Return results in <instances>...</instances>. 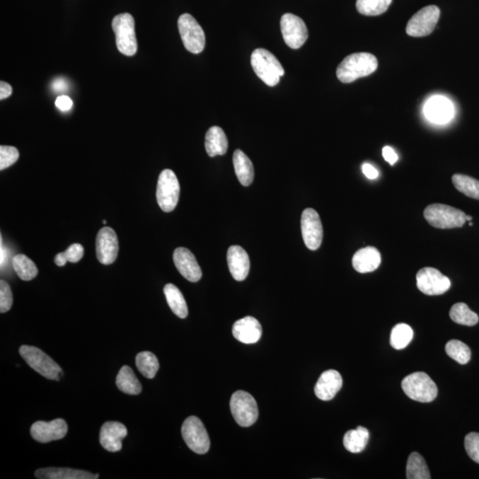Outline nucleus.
<instances>
[{
  "label": "nucleus",
  "mask_w": 479,
  "mask_h": 479,
  "mask_svg": "<svg viewBox=\"0 0 479 479\" xmlns=\"http://www.w3.org/2000/svg\"><path fill=\"white\" fill-rule=\"evenodd\" d=\"M115 383H117L118 389L123 391L124 393L139 395L142 393V384L130 367L124 366L120 369Z\"/></svg>",
  "instance_id": "c85d7f7f"
},
{
  "label": "nucleus",
  "mask_w": 479,
  "mask_h": 479,
  "mask_svg": "<svg viewBox=\"0 0 479 479\" xmlns=\"http://www.w3.org/2000/svg\"><path fill=\"white\" fill-rule=\"evenodd\" d=\"M424 215L429 225L440 229L463 227L467 216L461 209L442 204L429 205L425 209Z\"/></svg>",
  "instance_id": "7ed1b4c3"
},
{
  "label": "nucleus",
  "mask_w": 479,
  "mask_h": 479,
  "mask_svg": "<svg viewBox=\"0 0 479 479\" xmlns=\"http://www.w3.org/2000/svg\"><path fill=\"white\" fill-rule=\"evenodd\" d=\"M454 114V105L447 98L433 96L429 98L425 106V115L432 123L444 125L449 123Z\"/></svg>",
  "instance_id": "a211bd4d"
},
{
  "label": "nucleus",
  "mask_w": 479,
  "mask_h": 479,
  "mask_svg": "<svg viewBox=\"0 0 479 479\" xmlns=\"http://www.w3.org/2000/svg\"><path fill=\"white\" fill-rule=\"evenodd\" d=\"M54 262L58 267H64V265L67 264L68 260L65 257L64 253H62L56 255Z\"/></svg>",
  "instance_id": "de8ad7c7"
},
{
  "label": "nucleus",
  "mask_w": 479,
  "mask_h": 479,
  "mask_svg": "<svg viewBox=\"0 0 479 479\" xmlns=\"http://www.w3.org/2000/svg\"><path fill=\"white\" fill-rule=\"evenodd\" d=\"M362 171L363 173L365 174V176L368 178H370V180H375V178L379 177V171H377L376 168L371 166V164H363Z\"/></svg>",
  "instance_id": "c03bdc74"
},
{
  "label": "nucleus",
  "mask_w": 479,
  "mask_h": 479,
  "mask_svg": "<svg viewBox=\"0 0 479 479\" xmlns=\"http://www.w3.org/2000/svg\"><path fill=\"white\" fill-rule=\"evenodd\" d=\"M112 29L115 35V43L119 52L127 56L135 55L138 43L134 17L127 13L115 16L112 21Z\"/></svg>",
  "instance_id": "39448f33"
},
{
  "label": "nucleus",
  "mask_w": 479,
  "mask_h": 479,
  "mask_svg": "<svg viewBox=\"0 0 479 479\" xmlns=\"http://www.w3.org/2000/svg\"><path fill=\"white\" fill-rule=\"evenodd\" d=\"M13 306V294L11 288L5 281L0 282V313L8 312Z\"/></svg>",
  "instance_id": "58836bf2"
},
{
  "label": "nucleus",
  "mask_w": 479,
  "mask_h": 479,
  "mask_svg": "<svg viewBox=\"0 0 479 479\" xmlns=\"http://www.w3.org/2000/svg\"><path fill=\"white\" fill-rule=\"evenodd\" d=\"M379 67L375 55L369 52H356L350 54L339 64L337 76L344 83L354 82L355 80L371 75Z\"/></svg>",
  "instance_id": "f257e3e1"
},
{
  "label": "nucleus",
  "mask_w": 479,
  "mask_h": 479,
  "mask_svg": "<svg viewBox=\"0 0 479 479\" xmlns=\"http://www.w3.org/2000/svg\"><path fill=\"white\" fill-rule=\"evenodd\" d=\"M52 86L54 92L58 93L65 92L68 89V83L62 79H55Z\"/></svg>",
  "instance_id": "49530a36"
},
{
  "label": "nucleus",
  "mask_w": 479,
  "mask_h": 479,
  "mask_svg": "<svg viewBox=\"0 0 479 479\" xmlns=\"http://www.w3.org/2000/svg\"><path fill=\"white\" fill-rule=\"evenodd\" d=\"M452 180L454 186L461 193L479 200V180L463 174H454Z\"/></svg>",
  "instance_id": "72a5a7b5"
},
{
  "label": "nucleus",
  "mask_w": 479,
  "mask_h": 479,
  "mask_svg": "<svg viewBox=\"0 0 479 479\" xmlns=\"http://www.w3.org/2000/svg\"><path fill=\"white\" fill-rule=\"evenodd\" d=\"M414 332L408 324H397L391 330V345L394 349L402 350L410 344Z\"/></svg>",
  "instance_id": "c9c22d12"
},
{
  "label": "nucleus",
  "mask_w": 479,
  "mask_h": 479,
  "mask_svg": "<svg viewBox=\"0 0 479 479\" xmlns=\"http://www.w3.org/2000/svg\"><path fill=\"white\" fill-rule=\"evenodd\" d=\"M178 31L184 47L192 54H200L205 47V34L200 24L190 13H184L178 21Z\"/></svg>",
  "instance_id": "1a4fd4ad"
},
{
  "label": "nucleus",
  "mask_w": 479,
  "mask_h": 479,
  "mask_svg": "<svg viewBox=\"0 0 479 479\" xmlns=\"http://www.w3.org/2000/svg\"><path fill=\"white\" fill-rule=\"evenodd\" d=\"M470 226H472V222L471 221L470 222Z\"/></svg>",
  "instance_id": "3c124183"
},
{
  "label": "nucleus",
  "mask_w": 479,
  "mask_h": 479,
  "mask_svg": "<svg viewBox=\"0 0 479 479\" xmlns=\"http://www.w3.org/2000/svg\"><path fill=\"white\" fill-rule=\"evenodd\" d=\"M136 366L139 371L146 379H152L156 376L159 369V362L156 356L152 352H139L136 357Z\"/></svg>",
  "instance_id": "473e14b6"
},
{
  "label": "nucleus",
  "mask_w": 479,
  "mask_h": 479,
  "mask_svg": "<svg viewBox=\"0 0 479 479\" xmlns=\"http://www.w3.org/2000/svg\"><path fill=\"white\" fill-rule=\"evenodd\" d=\"M229 149L225 132L219 127H212L209 129L205 136V149L209 156H224Z\"/></svg>",
  "instance_id": "393cba45"
},
{
  "label": "nucleus",
  "mask_w": 479,
  "mask_h": 479,
  "mask_svg": "<svg viewBox=\"0 0 479 479\" xmlns=\"http://www.w3.org/2000/svg\"><path fill=\"white\" fill-rule=\"evenodd\" d=\"M468 456L479 463V433L471 432L466 436L464 442Z\"/></svg>",
  "instance_id": "ea45409f"
},
{
  "label": "nucleus",
  "mask_w": 479,
  "mask_h": 479,
  "mask_svg": "<svg viewBox=\"0 0 479 479\" xmlns=\"http://www.w3.org/2000/svg\"><path fill=\"white\" fill-rule=\"evenodd\" d=\"M369 432L368 429L359 426L356 429H352L345 433L344 437V446L350 453H362L368 445Z\"/></svg>",
  "instance_id": "cd10ccee"
},
{
  "label": "nucleus",
  "mask_w": 479,
  "mask_h": 479,
  "mask_svg": "<svg viewBox=\"0 0 479 479\" xmlns=\"http://www.w3.org/2000/svg\"><path fill=\"white\" fill-rule=\"evenodd\" d=\"M440 17V10L437 6H428L415 13L408 23L407 34L411 37L429 36L434 31Z\"/></svg>",
  "instance_id": "9b49d317"
},
{
  "label": "nucleus",
  "mask_w": 479,
  "mask_h": 479,
  "mask_svg": "<svg viewBox=\"0 0 479 479\" xmlns=\"http://www.w3.org/2000/svg\"><path fill=\"white\" fill-rule=\"evenodd\" d=\"M449 316L454 323L463 325V326H475L479 321L478 314L468 308L464 303H457L454 305L450 310Z\"/></svg>",
  "instance_id": "7c9ffc66"
},
{
  "label": "nucleus",
  "mask_w": 479,
  "mask_h": 479,
  "mask_svg": "<svg viewBox=\"0 0 479 479\" xmlns=\"http://www.w3.org/2000/svg\"><path fill=\"white\" fill-rule=\"evenodd\" d=\"M163 292L168 305H169L175 316L181 318V319H185L187 316L188 309L186 300H185L180 290L176 286L169 283L164 287Z\"/></svg>",
  "instance_id": "bb28decb"
},
{
  "label": "nucleus",
  "mask_w": 479,
  "mask_h": 479,
  "mask_svg": "<svg viewBox=\"0 0 479 479\" xmlns=\"http://www.w3.org/2000/svg\"><path fill=\"white\" fill-rule=\"evenodd\" d=\"M382 261L379 250L369 246L359 250L352 258V267L357 272L366 274L376 270Z\"/></svg>",
  "instance_id": "5701e85b"
},
{
  "label": "nucleus",
  "mask_w": 479,
  "mask_h": 479,
  "mask_svg": "<svg viewBox=\"0 0 479 479\" xmlns=\"http://www.w3.org/2000/svg\"><path fill=\"white\" fill-rule=\"evenodd\" d=\"M6 260V251L4 246H3L1 241V267H3V265H4Z\"/></svg>",
  "instance_id": "09e8293b"
},
{
  "label": "nucleus",
  "mask_w": 479,
  "mask_h": 479,
  "mask_svg": "<svg viewBox=\"0 0 479 479\" xmlns=\"http://www.w3.org/2000/svg\"><path fill=\"white\" fill-rule=\"evenodd\" d=\"M127 436V429L118 422H107L100 433V442L104 449L115 453L122 449V442Z\"/></svg>",
  "instance_id": "6ab92c4d"
},
{
  "label": "nucleus",
  "mask_w": 479,
  "mask_h": 479,
  "mask_svg": "<svg viewBox=\"0 0 479 479\" xmlns=\"http://www.w3.org/2000/svg\"><path fill=\"white\" fill-rule=\"evenodd\" d=\"M472 220V217L471 216H466V221H471Z\"/></svg>",
  "instance_id": "8fccbe9b"
},
{
  "label": "nucleus",
  "mask_w": 479,
  "mask_h": 479,
  "mask_svg": "<svg viewBox=\"0 0 479 479\" xmlns=\"http://www.w3.org/2000/svg\"><path fill=\"white\" fill-rule=\"evenodd\" d=\"M251 66L256 75L268 86H277L284 69L278 59L271 52L258 48L251 54Z\"/></svg>",
  "instance_id": "f03ea898"
},
{
  "label": "nucleus",
  "mask_w": 479,
  "mask_h": 479,
  "mask_svg": "<svg viewBox=\"0 0 479 479\" xmlns=\"http://www.w3.org/2000/svg\"><path fill=\"white\" fill-rule=\"evenodd\" d=\"M233 163L238 180L244 187H249L254 180V167L249 157L242 150L233 153Z\"/></svg>",
  "instance_id": "a878e982"
},
{
  "label": "nucleus",
  "mask_w": 479,
  "mask_h": 479,
  "mask_svg": "<svg viewBox=\"0 0 479 479\" xmlns=\"http://www.w3.org/2000/svg\"><path fill=\"white\" fill-rule=\"evenodd\" d=\"M65 257L71 263H78L83 257V248L81 244L74 243L64 251Z\"/></svg>",
  "instance_id": "a19ab883"
},
{
  "label": "nucleus",
  "mask_w": 479,
  "mask_h": 479,
  "mask_svg": "<svg viewBox=\"0 0 479 479\" xmlns=\"http://www.w3.org/2000/svg\"><path fill=\"white\" fill-rule=\"evenodd\" d=\"M281 30L285 43L289 47L299 49L308 38V30L300 17L285 13L281 19Z\"/></svg>",
  "instance_id": "ddd939ff"
},
{
  "label": "nucleus",
  "mask_w": 479,
  "mask_h": 479,
  "mask_svg": "<svg viewBox=\"0 0 479 479\" xmlns=\"http://www.w3.org/2000/svg\"><path fill=\"white\" fill-rule=\"evenodd\" d=\"M55 106L62 111H69L73 106V101L69 96H61L55 100Z\"/></svg>",
  "instance_id": "79ce46f5"
},
{
  "label": "nucleus",
  "mask_w": 479,
  "mask_h": 479,
  "mask_svg": "<svg viewBox=\"0 0 479 479\" xmlns=\"http://www.w3.org/2000/svg\"><path fill=\"white\" fill-rule=\"evenodd\" d=\"M19 352L27 364L45 379L56 381L61 379V367L40 349L34 346L23 345L21 346Z\"/></svg>",
  "instance_id": "423d86ee"
},
{
  "label": "nucleus",
  "mask_w": 479,
  "mask_h": 479,
  "mask_svg": "<svg viewBox=\"0 0 479 479\" xmlns=\"http://www.w3.org/2000/svg\"><path fill=\"white\" fill-rule=\"evenodd\" d=\"M118 250V239L115 231L108 226L101 229L96 238L98 260L103 265L113 264L117 260Z\"/></svg>",
  "instance_id": "2eb2a0df"
},
{
  "label": "nucleus",
  "mask_w": 479,
  "mask_h": 479,
  "mask_svg": "<svg viewBox=\"0 0 479 479\" xmlns=\"http://www.w3.org/2000/svg\"><path fill=\"white\" fill-rule=\"evenodd\" d=\"M446 354L461 365L471 361V352L467 345L459 340H450L446 345Z\"/></svg>",
  "instance_id": "e433bc0d"
},
{
  "label": "nucleus",
  "mask_w": 479,
  "mask_h": 479,
  "mask_svg": "<svg viewBox=\"0 0 479 479\" xmlns=\"http://www.w3.org/2000/svg\"><path fill=\"white\" fill-rule=\"evenodd\" d=\"M67 433L68 425L64 419H55L52 422L38 421L30 428L31 437L40 443L64 439Z\"/></svg>",
  "instance_id": "dca6fc26"
},
{
  "label": "nucleus",
  "mask_w": 479,
  "mask_h": 479,
  "mask_svg": "<svg viewBox=\"0 0 479 479\" xmlns=\"http://www.w3.org/2000/svg\"><path fill=\"white\" fill-rule=\"evenodd\" d=\"M180 186L176 174L166 169L160 173L157 183L156 200L164 212H173L180 199Z\"/></svg>",
  "instance_id": "6e6552de"
},
{
  "label": "nucleus",
  "mask_w": 479,
  "mask_h": 479,
  "mask_svg": "<svg viewBox=\"0 0 479 479\" xmlns=\"http://www.w3.org/2000/svg\"><path fill=\"white\" fill-rule=\"evenodd\" d=\"M416 285L425 295L439 296L450 289L451 282L436 268L424 267L416 275Z\"/></svg>",
  "instance_id": "f8f14e48"
},
{
  "label": "nucleus",
  "mask_w": 479,
  "mask_h": 479,
  "mask_svg": "<svg viewBox=\"0 0 479 479\" xmlns=\"http://www.w3.org/2000/svg\"><path fill=\"white\" fill-rule=\"evenodd\" d=\"M401 386L408 398L422 403H429L438 395V387L425 372H415L405 376Z\"/></svg>",
  "instance_id": "20e7f679"
},
{
  "label": "nucleus",
  "mask_w": 479,
  "mask_h": 479,
  "mask_svg": "<svg viewBox=\"0 0 479 479\" xmlns=\"http://www.w3.org/2000/svg\"><path fill=\"white\" fill-rule=\"evenodd\" d=\"M181 433L187 446L198 454L208 452L211 446L207 431L200 419L197 416H190L183 422Z\"/></svg>",
  "instance_id": "9d476101"
},
{
  "label": "nucleus",
  "mask_w": 479,
  "mask_h": 479,
  "mask_svg": "<svg viewBox=\"0 0 479 479\" xmlns=\"http://www.w3.org/2000/svg\"><path fill=\"white\" fill-rule=\"evenodd\" d=\"M342 386V379L340 373L334 369L327 370L321 374L314 387V393L321 400H331L341 390Z\"/></svg>",
  "instance_id": "412c9836"
},
{
  "label": "nucleus",
  "mask_w": 479,
  "mask_h": 479,
  "mask_svg": "<svg viewBox=\"0 0 479 479\" xmlns=\"http://www.w3.org/2000/svg\"><path fill=\"white\" fill-rule=\"evenodd\" d=\"M234 338L243 344H256L262 337V327L257 319L251 316L237 321L233 326Z\"/></svg>",
  "instance_id": "4be33fe9"
},
{
  "label": "nucleus",
  "mask_w": 479,
  "mask_h": 479,
  "mask_svg": "<svg viewBox=\"0 0 479 479\" xmlns=\"http://www.w3.org/2000/svg\"><path fill=\"white\" fill-rule=\"evenodd\" d=\"M13 267L23 281H31L37 275V268L34 262L23 254H18L13 258Z\"/></svg>",
  "instance_id": "2f4dec72"
},
{
  "label": "nucleus",
  "mask_w": 479,
  "mask_h": 479,
  "mask_svg": "<svg viewBox=\"0 0 479 479\" xmlns=\"http://www.w3.org/2000/svg\"><path fill=\"white\" fill-rule=\"evenodd\" d=\"M173 261L180 275L191 282L200 281L202 272L197 258L190 250L180 247L174 250Z\"/></svg>",
  "instance_id": "f3484780"
},
{
  "label": "nucleus",
  "mask_w": 479,
  "mask_h": 479,
  "mask_svg": "<svg viewBox=\"0 0 479 479\" xmlns=\"http://www.w3.org/2000/svg\"><path fill=\"white\" fill-rule=\"evenodd\" d=\"M427 463L424 457L418 453H412L408 457L407 463V478L429 479L431 478Z\"/></svg>",
  "instance_id": "c756f323"
},
{
  "label": "nucleus",
  "mask_w": 479,
  "mask_h": 479,
  "mask_svg": "<svg viewBox=\"0 0 479 479\" xmlns=\"http://www.w3.org/2000/svg\"><path fill=\"white\" fill-rule=\"evenodd\" d=\"M40 479H97L99 475L67 468H45L35 472Z\"/></svg>",
  "instance_id": "b1692460"
},
{
  "label": "nucleus",
  "mask_w": 479,
  "mask_h": 479,
  "mask_svg": "<svg viewBox=\"0 0 479 479\" xmlns=\"http://www.w3.org/2000/svg\"><path fill=\"white\" fill-rule=\"evenodd\" d=\"M227 264L234 279L243 282L249 275L250 263L249 255L242 247L231 246L227 250Z\"/></svg>",
  "instance_id": "aec40b11"
},
{
  "label": "nucleus",
  "mask_w": 479,
  "mask_h": 479,
  "mask_svg": "<svg viewBox=\"0 0 479 479\" xmlns=\"http://www.w3.org/2000/svg\"><path fill=\"white\" fill-rule=\"evenodd\" d=\"M393 0H357L356 8L367 16H377L386 13Z\"/></svg>",
  "instance_id": "f704fd0d"
},
{
  "label": "nucleus",
  "mask_w": 479,
  "mask_h": 479,
  "mask_svg": "<svg viewBox=\"0 0 479 479\" xmlns=\"http://www.w3.org/2000/svg\"><path fill=\"white\" fill-rule=\"evenodd\" d=\"M13 93L12 86L4 81L0 82V100H3L11 96Z\"/></svg>",
  "instance_id": "a18cd8bd"
},
{
  "label": "nucleus",
  "mask_w": 479,
  "mask_h": 479,
  "mask_svg": "<svg viewBox=\"0 0 479 479\" xmlns=\"http://www.w3.org/2000/svg\"><path fill=\"white\" fill-rule=\"evenodd\" d=\"M304 242L311 250L319 249L323 239V227L319 214L313 209H306L301 217Z\"/></svg>",
  "instance_id": "4468645a"
},
{
  "label": "nucleus",
  "mask_w": 479,
  "mask_h": 479,
  "mask_svg": "<svg viewBox=\"0 0 479 479\" xmlns=\"http://www.w3.org/2000/svg\"><path fill=\"white\" fill-rule=\"evenodd\" d=\"M231 412L234 420L242 427H250L257 422L258 408L256 400L249 393L237 391L230 400Z\"/></svg>",
  "instance_id": "0eeeda50"
},
{
  "label": "nucleus",
  "mask_w": 479,
  "mask_h": 479,
  "mask_svg": "<svg viewBox=\"0 0 479 479\" xmlns=\"http://www.w3.org/2000/svg\"><path fill=\"white\" fill-rule=\"evenodd\" d=\"M383 156L386 159V162L389 163L391 166H393L395 163L397 162L398 156L397 153L394 151L393 148L391 146H384L383 149Z\"/></svg>",
  "instance_id": "37998d69"
},
{
  "label": "nucleus",
  "mask_w": 479,
  "mask_h": 479,
  "mask_svg": "<svg viewBox=\"0 0 479 479\" xmlns=\"http://www.w3.org/2000/svg\"><path fill=\"white\" fill-rule=\"evenodd\" d=\"M18 149L15 146H0V170L6 169L19 159Z\"/></svg>",
  "instance_id": "4c0bfd02"
}]
</instances>
